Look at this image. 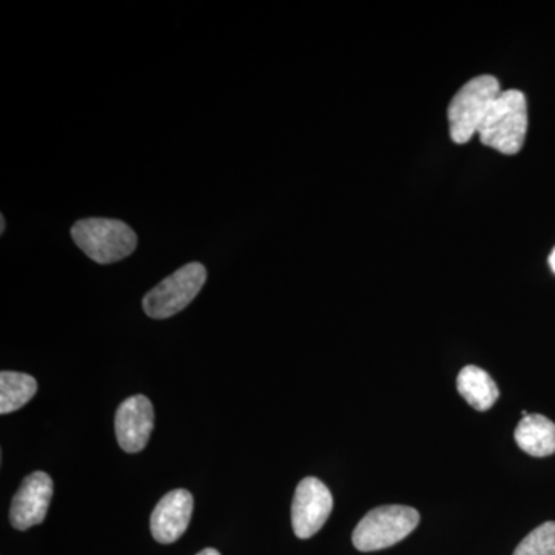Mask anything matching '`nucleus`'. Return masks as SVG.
<instances>
[{"label":"nucleus","mask_w":555,"mask_h":555,"mask_svg":"<svg viewBox=\"0 0 555 555\" xmlns=\"http://www.w3.org/2000/svg\"><path fill=\"white\" fill-rule=\"evenodd\" d=\"M72 236L76 246L98 264L122 261L138 246L137 233L119 219H80L73 225Z\"/></svg>","instance_id":"obj_1"},{"label":"nucleus","mask_w":555,"mask_h":555,"mask_svg":"<svg viewBox=\"0 0 555 555\" xmlns=\"http://www.w3.org/2000/svg\"><path fill=\"white\" fill-rule=\"evenodd\" d=\"M528 131V105L521 91L506 90L499 94L478 130V138L488 147L505 155H516L525 144Z\"/></svg>","instance_id":"obj_2"},{"label":"nucleus","mask_w":555,"mask_h":555,"mask_svg":"<svg viewBox=\"0 0 555 555\" xmlns=\"http://www.w3.org/2000/svg\"><path fill=\"white\" fill-rule=\"evenodd\" d=\"M499 80L494 76H478L465 83L452 98L448 108L449 133L456 144H466L478 133L481 124L499 94Z\"/></svg>","instance_id":"obj_3"},{"label":"nucleus","mask_w":555,"mask_h":555,"mask_svg":"<svg viewBox=\"0 0 555 555\" xmlns=\"http://www.w3.org/2000/svg\"><path fill=\"white\" fill-rule=\"evenodd\" d=\"M418 524L420 514L414 507H375L364 516L353 531V546L361 553L386 550L406 539Z\"/></svg>","instance_id":"obj_4"},{"label":"nucleus","mask_w":555,"mask_h":555,"mask_svg":"<svg viewBox=\"0 0 555 555\" xmlns=\"http://www.w3.org/2000/svg\"><path fill=\"white\" fill-rule=\"evenodd\" d=\"M207 281V270L199 262L178 269L144 297L145 313L155 320H166L188 308Z\"/></svg>","instance_id":"obj_5"},{"label":"nucleus","mask_w":555,"mask_h":555,"mask_svg":"<svg viewBox=\"0 0 555 555\" xmlns=\"http://www.w3.org/2000/svg\"><path fill=\"white\" fill-rule=\"evenodd\" d=\"M334 507V499L323 481L308 477L299 481L292 503V526L298 539H310L323 528Z\"/></svg>","instance_id":"obj_6"},{"label":"nucleus","mask_w":555,"mask_h":555,"mask_svg":"<svg viewBox=\"0 0 555 555\" xmlns=\"http://www.w3.org/2000/svg\"><path fill=\"white\" fill-rule=\"evenodd\" d=\"M53 496V480L49 474L33 473L22 481L10 507V521L17 531H27L42 524Z\"/></svg>","instance_id":"obj_7"},{"label":"nucleus","mask_w":555,"mask_h":555,"mask_svg":"<svg viewBox=\"0 0 555 555\" xmlns=\"http://www.w3.org/2000/svg\"><path fill=\"white\" fill-rule=\"evenodd\" d=\"M155 427V411L145 396L127 398L116 411L115 430L119 447L137 454L147 447Z\"/></svg>","instance_id":"obj_8"},{"label":"nucleus","mask_w":555,"mask_h":555,"mask_svg":"<svg viewBox=\"0 0 555 555\" xmlns=\"http://www.w3.org/2000/svg\"><path fill=\"white\" fill-rule=\"evenodd\" d=\"M193 514V495L188 489H175L160 499L150 518L153 539L163 545L178 542L188 531Z\"/></svg>","instance_id":"obj_9"},{"label":"nucleus","mask_w":555,"mask_h":555,"mask_svg":"<svg viewBox=\"0 0 555 555\" xmlns=\"http://www.w3.org/2000/svg\"><path fill=\"white\" fill-rule=\"evenodd\" d=\"M518 448L532 456L555 454V423L545 415L528 414L518 423L516 434Z\"/></svg>","instance_id":"obj_10"},{"label":"nucleus","mask_w":555,"mask_h":555,"mask_svg":"<svg viewBox=\"0 0 555 555\" xmlns=\"http://www.w3.org/2000/svg\"><path fill=\"white\" fill-rule=\"evenodd\" d=\"M456 389L476 411L485 412L494 406L500 390L494 379L483 369L465 366L456 378Z\"/></svg>","instance_id":"obj_11"},{"label":"nucleus","mask_w":555,"mask_h":555,"mask_svg":"<svg viewBox=\"0 0 555 555\" xmlns=\"http://www.w3.org/2000/svg\"><path fill=\"white\" fill-rule=\"evenodd\" d=\"M38 392V383L31 375L3 371L0 374V414L20 411Z\"/></svg>","instance_id":"obj_12"},{"label":"nucleus","mask_w":555,"mask_h":555,"mask_svg":"<svg viewBox=\"0 0 555 555\" xmlns=\"http://www.w3.org/2000/svg\"><path fill=\"white\" fill-rule=\"evenodd\" d=\"M513 555H555V521H546L526 535Z\"/></svg>","instance_id":"obj_13"},{"label":"nucleus","mask_w":555,"mask_h":555,"mask_svg":"<svg viewBox=\"0 0 555 555\" xmlns=\"http://www.w3.org/2000/svg\"><path fill=\"white\" fill-rule=\"evenodd\" d=\"M196 555H221L218 553L217 550H214V547H207V550L201 551V553Z\"/></svg>","instance_id":"obj_14"},{"label":"nucleus","mask_w":555,"mask_h":555,"mask_svg":"<svg viewBox=\"0 0 555 555\" xmlns=\"http://www.w3.org/2000/svg\"><path fill=\"white\" fill-rule=\"evenodd\" d=\"M550 266H551V269H553V272L555 273V247H554V250L551 251V255H550Z\"/></svg>","instance_id":"obj_15"},{"label":"nucleus","mask_w":555,"mask_h":555,"mask_svg":"<svg viewBox=\"0 0 555 555\" xmlns=\"http://www.w3.org/2000/svg\"><path fill=\"white\" fill-rule=\"evenodd\" d=\"M0 222H2V225H0V233H5V228H7V224H5V217H0Z\"/></svg>","instance_id":"obj_16"}]
</instances>
